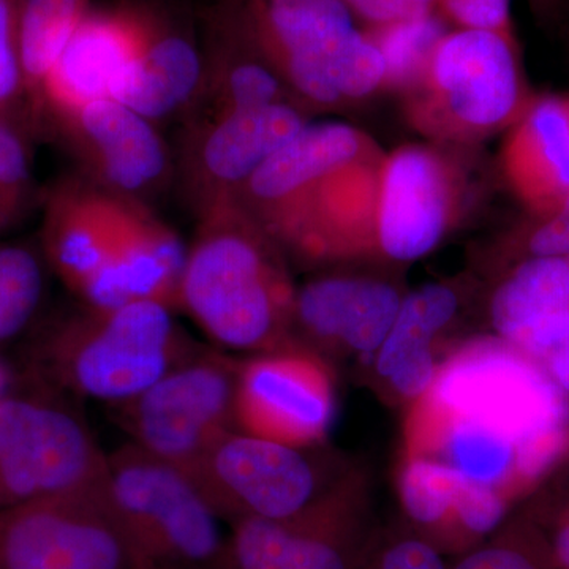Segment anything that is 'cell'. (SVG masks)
Masks as SVG:
<instances>
[{
	"mask_svg": "<svg viewBox=\"0 0 569 569\" xmlns=\"http://www.w3.org/2000/svg\"><path fill=\"white\" fill-rule=\"evenodd\" d=\"M458 149L426 142L387 152L377 203L381 264L402 268L421 260L462 222L470 183Z\"/></svg>",
	"mask_w": 569,
	"mask_h": 569,
	"instance_id": "obj_12",
	"label": "cell"
},
{
	"mask_svg": "<svg viewBox=\"0 0 569 569\" xmlns=\"http://www.w3.org/2000/svg\"><path fill=\"white\" fill-rule=\"evenodd\" d=\"M296 288L290 261L238 198L200 211L179 307L217 346L249 356L295 346Z\"/></svg>",
	"mask_w": 569,
	"mask_h": 569,
	"instance_id": "obj_3",
	"label": "cell"
},
{
	"mask_svg": "<svg viewBox=\"0 0 569 569\" xmlns=\"http://www.w3.org/2000/svg\"><path fill=\"white\" fill-rule=\"evenodd\" d=\"M392 266L355 264L317 271L296 288L291 336L336 367L366 366L383 343L408 293Z\"/></svg>",
	"mask_w": 569,
	"mask_h": 569,
	"instance_id": "obj_14",
	"label": "cell"
},
{
	"mask_svg": "<svg viewBox=\"0 0 569 569\" xmlns=\"http://www.w3.org/2000/svg\"><path fill=\"white\" fill-rule=\"evenodd\" d=\"M527 2L537 20L549 24L559 18L565 0H527Z\"/></svg>",
	"mask_w": 569,
	"mask_h": 569,
	"instance_id": "obj_37",
	"label": "cell"
},
{
	"mask_svg": "<svg viewBox=\"0 0 569 569\" xmlns=\"http://www.w3.org/2000/svg\"><path fill=\"white\" fill-rule=\"evenodd\" d=\"M108 497L134 569H227L223 520L193 479L132 443L107 455Z\"/></svg>",
	"mask_w": 569,
	"mask_h": 569,
	"instance_id": "obj_7",
	"label": "cell"
},
{
	"mask_svg": "<svg viewBox=\"0 0 569 569\" xmlns=\"http://www.w3.org/2000/svg\"><path fill=\"white\" fill-rule=\"evenodd\" d=\"M500 174L529 216L569 201V96H535L501 144Z\"/></svg>",
	"mask_w": 569,
	"mask_h": 569,
	"instance_id": "obj_21",
	"label": "cell"
},
{
	"mask_svg": "<svg viewBox=\"0 0 569 569\" xmlns=\"http://www.w3.org/2000/svg\"><path fill=\"white\" fill-rule=\"evenodd\" d=\"M144 9L89 11L41 84L39 99L59 118L110 99L119 74L140 54Z\"/></svg>",
	"mask_w": 569,
	"mask_h": 569,
	"instance_id": "obj_20",
	"label": "cell"
},
{
	"mask_svg": "<svg viewBox=\"0 0 569 569\" xmlns=\"http://www.w3.org/2000/svg\"><path fill=\"white\" fill-rule=\"evenodd\" d=\"M448 569H549L529 526H503L456 556Z\"/></svg>",
	"mask_w": 569,
	"mask_h": 569,
	"instance_id": "obj_30",
	"label": "cell"
},
{
	"mask_svg": "<svg viewBox=\"0 0 569 569\" xmlns=\"http://www.w3.org/2000/svg\"><path fill=\"white\" fill-rule=\"evenodd\" d=\"M242 358L200 346L156 383L114 408L129 443L189 471L213 441L236 429Z\"/></svg>",
	"mask_w": 569,
	"mask_h": 569,
	"instance_id": "obj_10",
	"label": "cell"
},
{
	"mask_svg": "<svg viewBox=\"0 0 569 569\" xmlns=\"http://www.w3.org/2000/svg\"><path fill=\"white\" fill-rule=\"evenodd\" d=\"M565 254H569V201L545 216L527 213L482 253L481 269L497 277L522 261Z\"/></svg>",
	"mask_w": 569,
	"mask_h": 569,
	"instance_id": "obj_29",
	"label": "cell"
},
{
	"mask_svg": "<svg viewBox=\"0 0 569 569\" xmlns=\"http://www.w3.org/2000/svg\"><path fill=\"white\" fill-rule=\"evenodd\" d=\"M436 13L445 24L455 29L492 32L519 41L512 22L511 0H437Z\"/></svg>",
	"mask_w": 569,
	"mask_h": 569,
	"instance_id": "obj_33",
	"label": "cell"
},
{
	"mask_svg": "<svg viewBox=\"0 0 569 569\" xmlns=\"http://www.w3.org/2000/svg\"><path fill=\"white\" fill-rule=\"evenodd\" d=\"M336 413V370L320 356L288 346L242 358L236 429L291 447H326Z\"/></svg>",
	"mask_w": 569,
	"mask_h": 569,
	"instance_id": "obj_15",
	"label": "cell"
},
{
	"mask_svg": "<svg viewBox=\"0 0 569 569\" xmlns=\"http://www.w3.org/2000/svg\"><path fill=\"white\" fill-rule=\"evenodd\" d=\"M387 63L383 91L407 93L421 81L430 56L445 31V22L433 13L380 29H366Z\"/></svg>",
	"mask_w": 569,
	"mask_h": 569,
	"instance_id": "obj_27",
	"label": "cell"
},
{
	"mask_svg": "<svg viewBox=\"0 0 569 569\" xmlns=\"http://www.w3.org/2000/svg\"><path fill=\"white\" fill-rule=\"evenodd\" d=\"M18 2L0 0V118L26 91L18 40Z\"/></svg>",
	"mask_w": 569,
	"mask_h": 569,
	"instance_id": "obj_34",
	"label": "cell"
},
{
	"mask_svg": "<svg viewBox=\"0 0 569 569\" xmlns=\"http://www.w3.org/2000/svg\"><path fill=\"white\" fill-rule=\"evenodd\" d=\"M569 313V254L533 258L496 277L488 298L492 331L518 347L531 331Z\"/></svg>",
	"mask_w": 569,
	"mask_h": 569,
	"instance_id": "obj_25",
	"label": "cell"
},
{
	"mask_svg": "<svg viewBox=\"0 0 569 569\" xmlns=\"http://www.w3.org/2000/svg\"><path fill=\"white\" fill-rule=\"evenodd\" d=\"M43 290V263L36 250L0 244V346L31 328Z\"/></svg>",
	"mask_w": 569,
	"mask_h": 569,
	"instance_id": "obj_28",
	"label": "cell"
},
{
	"mask_svg": "<svg viewBox=\"0 0 569 569\" xmlns=\"http://www.w3.org/2000/svg\"><path fill=\"white\" fill-rule=\"evenodd\" d=\"M11 376L9 367L0 359V397L10 391Z\"/></svg>",
	"mask_w": 569,
	"mask_h": 569,
	"instance_id": "obj_38",
	"label": "cell"
},
{
	"mask_svg": "<svg viewBox=\"0 0 569 569\" xmlns=\"http://www.w3.org/2000/svg\"><path fill=\"white\" fill-rule=\"evenodd\" d=\"M89 0H20L18 40L26 91L39 99L41 84L67 41L89 13Z\"/></svg>",
	"mask_w": 569,
	"mask_h": 569,
	"instance_id": "obj_26",
	"label": "cell"
},
{
	"mask_svg": "<svg viewBox=\"0 0 569 569\" xmlns=\"http://www.w3.org/2000/svg\"><path fill=\"white\" fill-rule=\"evenodd\" d=\"M378 526L366 468L283 519L230 523L227 569H358Z\"/></svg>",
	"mask_w": 569,
	"mask_h": 569,
	"instance_id": "obj_11",
	"label": "cell"
},
{
	"mask_svg": "<svg viewBox=\"0 0 569 569\" xmlns=\"http://www.w3.org/2000/svg\"><path fill=\"white\" fill-rule=\"evenodd\" d=\"M296 102L264 104L212 116L201 123L189 159L198 209L236 197L276 152L310 123Z\"/></svg>",
	"mask_w": 569,
	"mask_h": 569,
	"instance_id": "obj_18",
	"label": "cell"
},
{
	"mask_svg": "<svg viewBox=\"0 0 569 569\" xmlns=\"http://www.w3.org/2000/svg\"><path fill=\"white\" fill-rule=\"evenodd\" d=\"M203 88L211 110L206 119L264 104L299 103L222 6L209 18Z\"/></svg>",
	"mask_w": 569,
	"mask_h": 569,
	"instance_id": "obj_24",
	"label": "cell"
},
{
	"mask_svg": "<svg viewBox=\"0 0 569 569\" xmlns=\"http://www.w3.org/2000/svg\"><path fill=\"white\" fill-rule=\"evenodd\" d=\"M200 347L173 309L134 301L114 309L81 305L40 326L21 355L28 387L116 407L156 383Z\"/></svg>",
	"mask_w": 569,
	"mask_h": 569,
	"instance_id": "obj_4",
	"label": "cell"
},
{
	"mask_svg": "<svg viewBox=\"0 0 569 569\" xmlns=\"http://www.w3.org/2000/svg\"><path fill=\"white\" fill-rule=\"evenodd\" d=\"M549 569H569V503L552 516L548 526H529Z\"/></svg>",
	"mask_w": 569,
	"mask_h": 569,
	"instance_id": "obj_36",
	"label": "cell"
},
{
	"mask_svg": "<svg viewBox=\"0 0 569 569\" xmlns=\"http://www.w3.org/2000/svg\"><path fill=\"white\" fill-rule=\"evenodd\" d=\"M70 402L33 387L0 397V511L107 481V455Z\"/></svg>",
	"mask_w": 569,
	"mask_h": 569,
	"instance_id": "obj_9",
	"label": "cell"
},
{
	"mask_svg": "<svg viewBox=\"0 0 569 569\" xmlns=\"http://www.w3.org/2000/svg\"><path fill=\"white\" fill-rule=\"evenodd\" d=\"M358 569H448L445 553L403 520L380 527Z\"/></svg>",
	"mask_w": 569,
	"mask_h": 569,
	"instance_id": "obj_31",
	"label": "cell"
},
{
	"mask_svg": "<svg viewBox=\"0 0 569 569\" xmlns=\"http://www.w3.org/2000/svg\"><path fill=\"white\" fill-rule=\"evenodd\" d=\"M400 97L407 122L427 140L470 149L511 129L535 93L519 41L452 29L438 40L421 81Z\"/></svg>",
	"mask_w": 569,
	"mask_h": 569,
	"instance_id": "obj_6",
	"label": "cell"
},
{
	"mask_svg": "<svg viewBox=\"0 0 569 569\" xmlns=\"http://www.w3.org/2000/svg\"><path fill=\"white\" fill-rule=\"evenodd\" d=\"M31 193L28 149L9 119L0 118V234L20 222Z\"/></svg>",
	"mask_w": 569,
	"mask_h": 569,
	"instance_id": "obj_32",
	"label": "cell"
},
{
	"mask_svg": "<svg viewBox=\"0 0 569 569\" xmlns=\"http://www.w3.org/2000/svg\"><path fill=\"white\" fill-rule=\"evenodd\" d=\"M107 482L0 511V569H134Z\"/></svg>",
	"mask_w": 569,
	"mask_h": 569,
	"instance_id": "obj_13",
	"label": "cell"
},
{
	"mask_svg": "<svg viewBox=\"0 0 569 569\" xmlns=\"http://www.w3.org/2000/svg\"><path fill=\"white\" fill-rule=\"evenodd\" d=\"M220 6L307 110H343L383 91V54L343 0Z\"/></svg>",
	"mask_w": 569,
	"mask_h": 569,
	"instance_id": "obj_5",
	"label": "cell"
},
{
	"mask_svg": "<svg viewBox=\"0 0 569 569\" xmlns=\"http://www.w3.org/2000/svg\"><path fill=\"white\" fill-rule=\"evenodd\" d=\"M59 123L93 186L138 198L162 182L167 151L149 119L112 99L97 100Z\"/></svg>",
	"mask_w": 569,
	"mask_h": 569,
	"instance_id": "obj_19",
	"label": "cell"
},
{
	"mask_svg": "<svg viewBox=\"0 0 569 569\" xmlns=\"http://www.w3.org/2000/svg\"><path fill=\"white\" fill-rule=\"evenodd\" d=\"M365 29H380L436 11L437 0H343Z\"/></svg>",
	"mask_w": 569,
	"mask_h": 569,
	"instance_id": "obj_35",
	"label": "cell"
},
{
	"mask_svg": "<svg viewBox=\"0 0 569 569\" xmlns=\"http://www.w3.org/2000/svg\"><path fill=\"white\" fill-rule=\"evenodd\" d=\"M111 194L112 242L103 271L82 291V305L114 309L134 301L179 307L187 249L173 228L138 198Z\"/></svg>",
	"mask_w": 569,
	"mask_h": 569,
	"instance_id": "obj_17",
	"label": "cell"
},
{
	"mask_svg": "<svg viewBox=\"0 0 569 569\" xmlns=\"http://www.w3.org/2000/svg\"><path fill=\"white\" fill-rule=\"evenodd\" d=\"M112 242L111 194L91 182L63 181L44 203L41 246L52 271L80 298L103 271Z\"/></svg>",
	"mask_w": 569,
	"mask_h": 569,
	"instance_id": "obj_23",
	"label": "cell"
},
{
	"mask_svg": "<svg viewBox=\"0 0 569 569\" xmlns=\"http://www.w3.org/2000/svg\"><path fill=\"white\" fill-rule=\"evenodd\" d=\"M140 54L119 74L110 99L149 121L171 114L200 92L204 54L189 32L160 13L146 10Z\"/></svg>",
	"mask_w": 569,
	"mask_h": 569,
	"instance_id": "obj_22",
	"label": "cell"
},
{
	"mask_svg": "<svg viewBox=\"0 0 569 569\" xmlns=\"http://www.w3.org/2000/svg\"><path fill=\"white\" fill-rule=\"evenodd\" d=\"M387 151L350 123L310 122L236 198L291 266L381 264L377 203Z\"/></svg>",
	"mask_w": 569,
	"mask_h": 569,
	"instance_id": "obj_2",
	"label": "cell"
},
{
	"mask_svg": "<svg viewBox=\"0 0 569 569\" xmlns=\"http://www.w3.org/2000/svg\"><path fill=\"white\" fill-rule=\"evenodd\" d=\"M355 463L326 447L299 448L231 429L189 471L223 522L283 519L328 492Z\"/></svg>",
	"mask_w": 569,
	"mask_h": 569,
	"instance_id": "obj_8",
	"label": "cell"
},
{
	"mask_svg": "<svg viewBox=\"0 0 569 569\" xmlns=\"http://www.w3.org/2000/svg\"><path fill=\"white\" fill-rule=\"evenodd\" d=\"M569 451V399L493 335L460 339L403 408L395 486L403 522L459 556L500 529Z\"/></svg>",
	"mask_w": 569,
	"mask_h": 569,
	"instance_id": "obj_1",
	"label": "cell"
},
{
	"mask_svg": "<svg viewBox=\"0 0 569 569\" xmlns=\"http://www.w3.org/2000/svg\"><path fill=\"white\" fill-rule=\"evenodd\" d=\"M475 290L473 277L440 280L408 290L383 343L365 366L381 399L406 408L432 383Z\"/></svg>",
	"mask_w": 569,
	"mask_h": 569,
	"instance_id": "obj_16",
	"label": "cell"
}]
</instances>
